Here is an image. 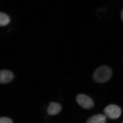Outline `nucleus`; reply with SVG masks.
Returning <instances> with one entry per match:
<instances>
[{
    "label": "nucleus",
    "mask_w": 123,
    "mask_h": 123,
    "mask_svg": "<svg viewBox=\"0 0 123 123\" xmlns=\"http://www.w3.org/2000/svg\"><path fill=\"white\" fill-rule=\"evenodd\" d=\"M112 74V69L109 66L102 65L95 70L93 74V79L96 82L104 83L109 80Z\"/></svg>",
    "instance_id": "1"
},
{
    "label": "nucleus",
    "mask_w": 123,
    "mask_h": 123,
    "mask_svg": "<svg viewBox=\"0 0 123 123\" xmlns=\"http://www.w3.org/2000/svg\"><path fill=\"white\" fill-rule=\"evenodd\" d=\"M104 111L106 116L113 119L118 118L121 114V109L116 105L112 104L106 107Z\"/></svg>",
    "instance_id": "2"
},
{
    "label": "nucleus",
    "mask_w": 123,
    "mask_h": 123,
    "mask_svg": "<svg viewBox=\"0 0 123 123\" xmlns=\"http://www.w3.org/2000/svg\"><path fill=\"white\" fill-rule=\"evenodd\" d=\"M76 101L79 105L85 109H90L94 106V103L90 97L84 94L77 95Z\"/></svg>",
    "instance_id": "3"
},
{
    "label": "nucleus",
    "mask_w": 123,
    "mask_h": 123,
    "mask_svg": "<svg viewBox=\"0 0 123 123\" xmlns=\"http://www.w3.org/2000/svg\"><path fill=\"white\" fill-rule=\"evenodd\" d=\"M14 78L13 73L10 70H2L0 72V82L1 84H6L11 81Z\"/></svg>",
    "instance_id": "4"
},
{
    "label": "nucleus",
    "mask_w": 123,
    "mask_h": 123,
    "mask_svg": "<svg viewBox=\"0 0 123 123\" xmlns=\"http://www.w3.org/2000/svg\"><path fill=\"white\" fill-rule=\"evenodd\" d=\"M62 110L61 106L59 104L52 102L49 104L47 110L48 114L51 116L59 114Z\"/></svg>",
    "instance_id": "5"
},
{
    "label": "nucleus",
    "mask_w": 123,
    "mask_h": 123,
    "mask_svg": "<svg viewBox=\"0 0 123 123\" xmlns=\"http://www.w3.org/2000/svg\"><path fill=\"white\" fill-rule=\"evenodd\" d=\"M106 117L103 114H97L90 117L86 123H106Z\"/></svg>",
    "instance_id": "6"
},
{
    "label": "nucleus",
    "mask_w": 123,
    "mask_h": 123,
    "mask_svg": "<svg viewBox=\"0 0 123 123\" xmlns=\"http://www.w3.org/2000/svg\"><path fill=\"white\" fill-rule=\"evenodd\" d=\"M10 20L8 15L4 13H0V25L1 26L6 25L10 22Z\"/></svg>",
    "instance_id": "7"
},
{
    "label": "nucleus",
    "mask_w": 123,
    "mask_h": 123,
    "mask_svg": "<svg viewBox=\"0 0 123 123\" xmlns=\"http://www.w3.org/2000/svg\"><path fill=\"white\" fill-rule=\"evenodd\" d=\"M0 123H13L12 120L6 117H2L0 119Z\"/></svg>",
    "instance_id": "8"
},
{
    "label": "nucleus",
    "mask_w": 123,
    "mask_h": 123,
    "mask_svg": "<svg viewBox=\"0 0 123 123\" xmlns=\"http://www.w3.org/2000/svg\"><path fill=\"white\" fill-rule=\"evenodd\" d=\"M120 17H121V20H122L123 22V8L121 10V13H120Z\"/></svg>",
    "instance_id": "9"
},
{
    "label": "nucleus",
    "mask_w": 123,
    "mask_h": 123,
    "mask_svg": "<svg viewBox=\"0 0 123 123\" xmlns=\"http://www.w3.org/2000/svg\"></svg>",
    "instance_id": "10"
}]
</instances>
